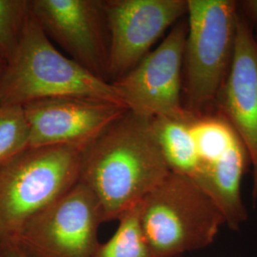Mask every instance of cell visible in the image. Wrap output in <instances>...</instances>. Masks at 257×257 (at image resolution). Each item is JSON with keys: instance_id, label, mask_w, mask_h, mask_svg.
Listing matches in <instances>:
<instances>
[{"instance_id": "obj_1", "label": "cell", "mask_w": 257, "mask_h": 257, "mask_svg": "<svg viewBox=\"0 0 257 257\" xmlns=\"http://www.w3.org/2000/svg\"><path fill=\"white\" fill-rule=\"evenodd\" d=\"M171 172L152 119L130 110L81 150L79 180L100 205L103 220H118Z\"/></svg>"}, {"instance_id": "obj_2", "label": "cell", "mask_w": 257, "mask_h": 257, "mask_svg": "<svg viewBox=\"0 0 257 257\" xmlns=\"http://www.w3.org/2000/svg\"><path fill=\"white\" fill-rule=\"evenodd\" d=\"M68 96L123 104L111 83L58 51L31 14L19 47L6 64L0 105L23 107L30 102Z\"/></svg>"}, {"instance_id": "obj_3", "label": "cell", "mask_w": 257, "mask_h": 257, "mask_svg": "<svg viewBox=\"0 0 257 257\" xmlns=\"http://www.w3.org/2000/svg\"><path fill=\"white\" fill-rule=\"evenodd\" d=\"M183 59V105L191 115L215 112L230 72L238 19L237 1L188 0Z\"/></svg>"}, {"instance_id": "obj_4", "label": "cell", "mask_w": 257, "mask_h": 257, "mask_svg": "<svg viewBox=\"0 0 257 257\" xmlns=\"http://www.w3.org/2000/svg\"><path fill=\"white\" fill-rule=\"evenodd\" d=\"M153 257H176L211 245L226 224L218 206L189 177L170 173L140 204Z\"/></svg>"}, {"instance_id": "obj_5", "label": "cell", "mask_w": 257, "mask_h": 257, "mask_svg": "<svg viewBox=\"0 0 257 257\" xmlns=\"http://www.w3.org/2000/svg\"><path fill=\"white\" fill-rule=\"evenodd\" d=\"M80 155L72 146L28 148L0 165V242L17 238L78 182Z\"/></svg>"}, {"instance_id": "obj_6", "label": "cell", "mask_w": 257, "mask_h": 257, "mask_svg": "<svg viewBox=\"0 0 257 257\" xmlns=\"http://www.w3.org/2000/svg\"><path fill=\"white\" fill-rule=\"evenodd\" d=\"M197 168L193 182L218 206L232 230L247 219L241 196L243 176L250 161L247 149L230 123L216 111L191 116Z\"/></svg>"}, {"instance_id": "obj_7", "label": "cell", "mask_w": 257, "mask_h": 257, "mask_svg": "<svg viewBox=\"0 0 257 257\" xmlns=\"http://www.w3.org/2000/svg\"><path fill=\"white\" fill-rule=\"evenodd\" d=\"M181 19L156 50L111 82L130 111L147 117L187 119L183 105V59L187 20Z\"/></svg>"}, {"instance_id": "obj_8", "label": "cell", "mask_w": 257, "mask_h": 257, "mask_svg": "<svg viewBox=\"0 0 257 257\" xmlns=\"http://www.w3.org/2000/svg\"><path fill=\"white\" fill-rule=\"evenodd\" d=\"M103 222L94 194L77 182L29 221L13 241L27 257H92Z\"/></svg>"}, {"instance_id": "obj_9", "label": "cell", "mask_w": 257, "mask_h": 257, "mask_svg": "<svg viewBox=\"0 0 257 257\" xmlns=\"http://www.w3.org/2000/svg\"><path fill=\"white\" fill-rule=\"evenodd\" d=\"M31 14L50 40L70 58L109 81V31L104 0H31Z\"/></svg>"}, {"instance_id": "obj_10", "label": "cell", "mask_w": 257, "mask_h": 257, "mask_svg": "<svg viewBox=\"0 0 257 257\" xmlns=\"http://www.w3.org/2000/svg\"><path fill=\"white\" fill-rule=\"evenodd\" d=\"M109 31L108 79L127 74L187 15L188 0H104Z\"/></svg>"}, {"instance_id": "obj_11", "label": "cell", "mask_w": 257, "mask_h": 257, "mask_svg": "<svg viewBox=\"0 0 257 257\" xmlns=\"http://www.w3.org/2000/svg\"><path fill=\"white\" fill-rule=\"evenodd\" d=\"M30 131L29 148L72 146L82 150L128 109L92 97H55L23 106Z\"/></svg>"}, {"instance_id": "obj_12", "label": "cell", "mask_w": 257, "mask_h": 257, "mask_svg": "<svg viewBox=\"0 0 257 257\" xmlns=\"http://www.w3.org/2000/svg\"><path fill=\"white\" fill-rule=\"evenodd\" d=\"M215 111L227 120L247 149L252 167V198L257 200V44L254 31L238 13L230 72Z\"/></svg>"}, {"instance_id": "obj_13", "label": "cell", "mask_w": 257, "mask_h": 257, "mask_svg": "<svg viewBox=\"0 0 257 257\" xmlns=\"http://www.w3.org/2000/svg\"><path fill=\"white\" fill-rule=\"evenodd\" d=\"M191 116L183 120L156 117L152 119V127L170 172L193 179L197 157Z\"/></svg>"}, {"instance_id": "obj_14", "label": "cell", "mask_w": 257, "mask_h": 257, "mask_svg": "<svg viewBox=\"0 0 257 257\" xmlns=\"http://www.w3.org/2000/svg\"><path fill=\"white\" fill-rule=\"evenodd\" d=\"M140 204L120 217L112 237L99 243L92 257H153L141 227Z\"/></svg>"}, {"instance_id": "obj_15", "label": "cell", "mask_w": 257, "mask_h": 257, "mask_svg": "<svg viewBox=\"0 0 257 257\" xmlns=\"http://www.w3.org/2000/svg\"><path fill=\"white\" fill-rule=\"evenodd\" d=\"M29 137L23 107L0 105V165L28 149Z\"/></svg>"}, {"instance_id": "obj_16", "label": "cell", "mask_w": 257, "mask_h": 257, "mask_svg": "<svg viewBox=\"0 0 257 257\" xmlns=\"http://www.w3.org/2000/svg\"><path fill=\"white\" fill-rule=\"evenodd\" d=\"M31 15V0H0V54L6 63L15 55Z\"/></svg>"}, {"instance_id": "obj_17", "label": "cell", "mask_w": 257, "mask_h": 257, "mask_svg": "<svg viewBox=\"0 0 257 257\" xmlns=\"http://www.w3.org/2000/svg\"><path fill=\"white\" fill-rule=\"evenodd\" d=\"M238 13L251 27L257 29V0H243L237 2Z\"/></svg>"}, {"instance_id": "obj_18", "label": "cell", "mask_w": 257, "mask_h": 257, "mask_svg": "<svg viewBox=\"0 0 257 257\" xmlns=\"http://www.w3.org/2000/svg\"><path fill=\"white\" fill-rule=\"evenodd\" d=\"M0 257H27L15 241L0 242Z\"/></svg>"}, {"instance_id": "obj_19", "label": "cell", "mask_w": 257, "mask_h": 257, "mask_svg": "<svg viewBox=\"0 0 257 257\" xmlns=\"http://www.w3.org/2000/svg\"><path fill=\"white\" fill-rule=\"evenodd\" d=\"M6 60L4 59V57L0 54V92H1V84H2V79H3V75L5 73V69H6Z\"/></svg>"}, {"instance_id": "obj_20", "label": "cell", "mask_w": 257, "mask_h": 257, "mask_svg": "<svg viewBox=\"0 0 257 257\" xmlns=\"http://www.w3.org/2000/svg\"><path fill=\"white\" fill-rule=\"evenodd\" d=\"M254 38H255V41H256V44H257V29H256V32L254 33Z\"/></svg>"}]
</instances>
